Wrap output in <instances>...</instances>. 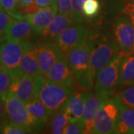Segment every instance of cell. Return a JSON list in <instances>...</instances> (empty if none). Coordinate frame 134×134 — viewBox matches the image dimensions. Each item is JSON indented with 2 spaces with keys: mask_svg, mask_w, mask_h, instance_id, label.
<instances>
[{
  "mask_svg": "<svg viewBox=\"0 0 134 134\" xmlns=\"http://www.w3.org/2000/svg\"><path fill=\"white\" fill-rule=\"evenodd\" d=\"M65 58L74 72L76 83L75 89L84 92L92 91L95 87L96 78L92 71L90 49L87 40L66 54Z\"/></svg>",
  "mask_w": 134,
  "mask_h": 134,
  "instance_id": "cell-1",
  "label": "cell"
},
{
  "mask_svg": "<svg viewBox=\"0 0 134 134\" xmlns=\"http://www.w3.org/2000/svg\"><path fill=\"white\" fill-rule=\"evenodd\" d=\"M1 100L5 104L9 121L23 127L29 133L44 126L31 115L24 102L13 94L9 93L5 98Z\"/></svg>",
  "mask_w": 134,
  "mask_h": 134,
  "instance_id": "cell-4",
  "label": "cell"
},
{
  "mask_svg": "<svg viewBox=\"0 0 134 134\" xmlns=\"http://www.w3.org/2000/svg\"><path fill=\"white\" fill-rule=\"evenodd\" d=\"M11 77L8 71L3 66L0 68V94L1 99L5 98L10 93V86L11 83Z\"/></svg>",
  "mask_w": 134,
  "mask_h": 134,
  "instance_id": "cell-25",
  "label": "cell"
},
{
  "mask_svg": "<svg viewBox=\"0 0 134 134\" xmlns=\"http://www.w3.org/2000/svg\"><path fill=\"white\" fill-rule=\"evenodd\" d=\"M10 93L13 94L25 104L35 98L34 77L23 73L13 77L10 86Z\"/></svg>",
  "mask_w": 134,
  "mask_h": 134,
  "instance_id": "cell-12",
  "label": "cell"
},
{
  "mask_svg": "<svg viewBox=\"0 0 134 134\" xmlns=\"http://www.w3.org/2000/svg\"><path fill=\"white\" fill-rule=\"evenodd\" d=\"M29 131L9 121L1 124V134H29Z\"/></svg>",
  "mask_w": 134,
  "mask_h": 134,
  "instance_id": "cell-27",
  "label": "cell"
},
{
  "mask_svg": "<svg viewBox=\"0 0 134 134\" xmlns=\"http://www.w3.org/2000/svg\"><path fill=\"white\" fill-rule=\"evenodd\" d=\"M133 1H134V0H133Z\"/></svg>",
  "mask_w": 134,
  "mask_h": 134,
  "instance_id": "cell-39",
  "label": "cell"
},
{
  "mask_svg": "<svg viewBox=\"0 0 134 134\" xmlns=\"http://www.w3.org/2000/svg\"><path fill=\"white\" fill-rule=\"evenodd\" d=\"M86 0H72V7L77 23L81 24L83 19V4Z\"/></svg>",
  "mask_w": 134,
  "mask_h": 134,
  "instance_id": "cell-30",
  "label": "cell"
},
{
  "mask_svg": "<svg viewBox=\"0 0 134 134\" xmlns=\"http://www.w3.org/2000/svg\"><path fill=\"white\" fill-rule=\"evenodd\" d=\"M70 118L67 113L65 107L61 110L54 113L48 121L50 127L49 134H63L69 123Z\"/></svg>",
  "mask_w": 134,
  "mask_h": 134,
  "instance_id": "cell-21",
  "label": "cell"
},
{
  "mask_svg": "<svg viewBox=\"0 0 134 134\" xmlns=\"http://www.w3.org/2000/svg\"><path fill=\"white\" fill-rule=\"evenodd\" d=\"M88 32L86 27L78 23H75L65 29L52 41L65 56L74 48L86 42Z\"/></svg>",
  "mask_w": 134,
  "mask_h": 134,
  "instance_id": "cell-9",
  "label": "cell"
},
{
  "mask_svg": "<svg viewBox=\"0 0 134 134\" xmlns=\"http://www.w3.org/2000/svg\"><path fill=\"white\" fill-rule=\"evenodd\" d=\"M125 56L120 52L109 63L102 68L96 78L94 91L106 96H112L119 86V70L121 60Z\"/></svg>",
  "mask_w": 134,
  "mask_h": 134,
  "instance_id": "cell-6",
  "label": "cell"
},
{
  "mask_svg": "<svg viewBox=\"0 0 134 134\" xmlns=\"http://www.w3.org/2000/svg\"><path fill=\"white\" fill-rule=\"evenodd\" d=\"M23 46L24 48L21 61V69L23 73L36 77L40 74L37 45L29 40H23Z\"/></svg>",
  "mask_w": 134,
  "mask_h": 134,
  "instance_id": "cell-15",
  "label": "cell"
},
{
  "mask_svg": "<svg viewBox=\"0 0 134 134\" xmlns=\"http://www.w3.org/2000/svg\"><path fill=\"white\" fill-rule=\"evenodd\" d=\"M123 13L127 15L130 19L131 20L132 23L134 25V1L131 0L127 2L123 8Z\"/></svg>",
  "mask_w": 134,
  "mask_h": 134,
  "instance_id": "cell-32",
  "label": "cell"
},
{
  "mask_svg": "<svg viewBox=\"0 0 134 134\" xmlns=\"http://www.w3.org/2000/svg\"><path fill=\"white\" fill-rule=\"evenodd\" d=\"M34 77L35 98L41 100L52 114L65 107L74 88L51 81L41 74Z\"/></svg>",
  "mask_w": 134,
  "mask_h": 134,
  "instance_id": "cell-3",
  "label": "cell"
},
{
  "mask_svg": "<svg viewBox=\"0 0 134 134\" xmlns=\"http://www.w3.org/2000/svg\"><path fill=\"white\" fill-rule=\"evenodd\" d=\"M133 131L134 109L127 107L120 103L118 133L119 134H130Z\"/></svg>",
  "mask_w": 134,
  "mask_h": 134,
  "instance_id": "cell-20",
  "label": "cell"
},
{
  "mask_svg": "<svg viewBox=\"0 0 134 134\" xmlns=\"http://www.w3.org/2000/svg\"><path fill=\"white\" fill-rule=\"evenodd\" d=\"M130 134H134V131H133V132H132V133H131Z\"/></svg>",
  "mask_w": 134,
  "mask_h": 134,
  "instance_id": "cell-38",
  "label": "cell"
},
{
  "mask_svg": "<svg viewBox=\"0 0 134 134\" xmlns=\"http://www.w3.org/2000/svg\"><path fill=\"white\" fill-rule=\"evenodd\" d=\"M36 45L40 74L46 75L53 65L64 55L52 40L45 39Z\"/></svg>",
  "mask_w": 134,
  "mask_h": 134,
  "instance_id": "cell-10",
  "label": "cell"
},
{
  "mask_svg": "<svg viewBox=\"0 0 134 134\" xmlns=\"http://www.w3.org/2000/svg\"><path fill=\"white\" fill-rule=\"evenodd\" d=\"M16 2H17V4L19 5V7H23V3H22V0H16Z\"/></svg>",
  "mask_w": 134,
  "mask_h": 134,
  "instance_id": "cell-36",
  "label": "cell"
},
{
  "mask_svg": "<svg viewBox=\"0 0 134 134\" xmlns=\"http://www.w3.org/2000/svg\"><path fill=\"white\" fill-rule=\"evenodd\" d=\"M87 42L90 49V60L95 78L102 68L120 52L113 36L108 32L89 31Z\"/></svg>",
  "mask_w": 134,
  "mask_h": 134,
  "instance_id": "cell-2",
  "label": "cell"
},
{
  "mask_svg": "<svg viewBox=\"0 0 134 134\" xmlns=\"http://www.w3.org/2000/svg\"><path fill=\"white\" fill-rule=\"evenodd\" d=\"M44 76L51 81L75 89V75L65 56L59 59Z\"/></svg>",
  "mask_w": 134,
  "mask_h": 134,
  "instance_id": "cell-13",
  "label": "cell"
},
{
  "mask_svg": "<svg viewBox=\"0 0 134 134\" xmlns=\"http://www.w3.org/2000/svg\"><path fill=\"white\" fill-rule=\"evenodd\" d=\"M12 18L13 17H11L8 13L5 12L4 10L1 8V10H0V34H1V37H2L5 35V32L11 22Z\"/></svg>",
  "mask_w": 134,
  "mask_h": 134,
  "instance_id": "cell-31",
  "label": "cell"
},
{
  "mask_svg": "<svg viewBox=\"0 0 134 134\" xmlns=\"http://www.w3.org/2000/svg\"><path fill=\"white\" fill-rule=\"evenodd\" d=\"M34 31L26 19L18 20L12 18L5 35L1 37V42L6 40H28L34 35Z\"/></svg>",
  "mask_w": 134,
  "mask_h": 134,
  "instance_id": "cell-17",
  "label": "cell"
},
{
  "mask_svg": "<svg viewBox=\"0 0 134 134\" xmlns=\"http://www.w3.org/2000/svg\"><path fill=\"white\" fill-rule=\"evenodd\" d=\"M114 98L121 104L134 109V84L124 86L119 91L115 92Z\"/></svg>",
  "mask_w": 134,
  "mask_h": 134,
  "instance_id": "cell-23",
  "label": "cell"
},
{
  "mask_svg": "<svg viewBox=\"0 0 134 134\" xmlns=\"http://www.w3.org/2000/svg\"><path fill=\"white\" fill-rule=\"evenodd\" d=\"M84 122L83 119L69 121L63 134H83Z\"/></svg>",
  "mask_w": 134,
  "mask_h": 134,
  "instance_id": "cell-28",
  "label": "cell"
},
{
  "mask_svg": "<svg viewBox=\"0 0 134 134\" xmlns=\"http://www.w3.org/2000/svg\"><path fill=\"white\" fill-rule=\"evenodd\" d=\"M119 101L115 98H110L96 115L92 134H119Z\"/></svg>",
  "mask_w": 134,
  "mask_h": 134,
  "instance_id": "cell-5",
  "label": "cell"
},
{
  "mask_svg": "<svg viewBox=\"0 0 134 134\" xmlns=\"http://www.w3.org/2000/svg\"><path fill=\"white\" fill-rule=\"evenodd\" d=\"M23 8L25 14H26V15H27L32 14L36 13L37 10H39V9H40V8L38 7L34 2H33V3L29 4V5H24V6L23 7Z\"/></svg>",
  "mask_w": 134,
  "mask_h": 134,
  "instance_id": "cell-33",
  "label": "cell"
},
{
  "mask_svg": "<svg viewBox=\"0 0 134 134\" xmlns=\"http://www.w3.org/2000/svg\"><path fill=\"white\" fill-rule=\"evenodd\" d=\"M0 3L1 8L4 10L14 19L18 20L25 19V16H23L21 11H19L16 8V5H18L16 0H1Z\"/></svg>",
  "mask_w": 134,
  "mask_h": 134,
  "instance_id": "cell-24",
  "label": "cell"
},
{
  "mask_svg": "<svg viewBox=\"0 0 134 134\" xmlns=\"http://www.w3.org/2000/svg\"><path fill=\"white\" fill-rule=\"evenodd\" d=\"M88 92L74 89L65 105V109L70 118L69 121L83 119Z\"/></svg>",
  "mask_w": 134,
  "mask_h": 134,
  "instance_id": "cell-16",
  "label": "cell"
},
{
  "mask_svg": "<svg viewBox=\"0 0 134 134\" xmlns=\"http://www.w3.org/2000/svg\"><path fill=\"white\" fill-rule=\"evenodd\" d=\"M31 115L43 125L48 124L52 113L41 100L34 98L25 104Z\"/></svg>",
  "mask_w": 134,
  "mask_h": 134,
  "instance_id": "cell-22",
  "label": "cell"
},
{
  "mask_svg": "<svg viewBox=\"0 0 134 134\" xmlns=\"http://www.w3.org/2000/svg\"><path fill=\"white\" fill-rule=\"evenodd\" d=\"M56 0H34V3L40 8H45L53 4Z\"/></svg>",
  "mask_w": 134,
  "mask_h": 134,
  "instance_id": "cell-34",
  "label": "cell"
},
{
  "mask_svg": "<svg viewBox=\"0 0 134 134\" xmlns=\"http://www.w3.org/2000/svg\"><path fill=\"white\" fill-rule=\"evenodd\" d=\"M58 12L57 1H55L49 6L40 8L34 14L25 15V19H26L31 24L35 33L41 34L51 23Z\"/></svg>",
  "mask_w": 134,
  "mask_h": 134,
  "instance_id": "cell-14",
  "label": "cell"
},
{
  "mask_svg": "<svg viewBox=\"0 0 134 134\" xmlns=\"http://www.w3.org/2000/svg\"><path fill=\"white\" fill-rule=\"evenodd\" d=\"M109 98V96L98 93L95 91H90L88 92L84 115L83 118L84 122L83 134H92V130L94 127L96 115L100 107L104 105V104Z\"/></svg>",
  "mask_w": 134,
  "mask_h": 134,
  "instance_id": "cell-11",
  "label": "cell"
},
{
  "mask_svg": "<svg viewBox=\"0 0 134 134\" xmlns=\"http://www.w3.org/2000/svg\"><path fill=\"white\" fill-rule=\"evenodd\" d=\"M134 84V55H125L121 60L119 70V86Z\"/></svg>",
  "mask_w": 134,
  "mask_h": 134,
  "instance_id": "cell-19",
  "label": "cell"
},
{
  "mask_svg": "<svg viewBox=\"0 0 134 134\" xmlns=\"http://www.w3.org/2000/svg\"><path fill=\"white\" fill-rule=\"evenodd\" d=\"M58 8V13L65 14L72 17L75 23H77L74 16L72 7V0H56Z\"/></svg>",
  "mask_w": 134,
  "mask_h": 134,
  "instance_id": "cell-29",
  "label": "cell"
},
{
  "mask_svg": "<svg viewBox=\"0 0 134 134\" xmlns=\"http://www.w3.org/2000/svg\"><path fill=\"white\" fill-rule=\"evenodd\" d=\"M23 48V40H6L1 42V65L8 71L11 78L23 73L21 69Z\"/></svg>",
  "mask_w": 134,
  "mask_h": 134,
  "instance_id": "cell-7",
  "label": "cell"
},
{
  "mask_svg": "<svg viewBox=\"0 0 134 134\" xmlns=\"http://www.w3.org/2000/svg\"><path fill=\"white\" fill-rule=\"evenodd\" d=\"M75 21L72 17L65 14H57L51 23L42 32L43 38L53 40L60 34H61L68 27L75 24Z\"/></svg>",
  "mask_w": 134,
  "mask_h": 134,
  "instance_id": "cell-18",
  "label": "cell"
},
{
  "mask_svg": "<svg viewBox=\"0 0 134 134\" xmlns=\"http://www.w3.org/2000/svg\"><path fill=\"white\" fill-rule=\"evenodd\" d=\"M132 54H133L134 55V45H133V50H132Z\"/></svg>",
  "mask_w": 134,
  "mask_h": 134,
  "instance_id": "cell-37",
  "label": "cell"
},
{
  "mask_svg": "<svg viewBox=\"0 0 134 134\" xmlns=\"http://www.w3.org/2000/svg\"><path fill=\"white\" fill-rule=\"evenodd\" d=\"M100 10L98 0H86L83 4V15L86 18L92 19L98 15Z\"/></svg>",
  "mask_w": 134,
  "mask_h": 134,
  "instance_id": "cell-26",
  "label": "cell"
},
{
  "mask_svg": "<svg viewBox=\"0 0 134 134\" xmlns=\"http://www.w3.org/2000/svg\"><path fill=\"white\" fill-rule=\"evenodd\" d=\"M34 2V0H22V3H23V5H29V4H31ZM23 8V7H22Z\"/></svg>",
  "mask_w": 134,
  "mask_h": 134,
  "instance_id": "cell-35",
  "label": "cell"
},
{
  "mask_svg": "<svg viewBox=\"0 0 134 134\" xmlns=\"http://www.w3.org/2000/svg\"><path fill=\"white\" fill-rule=\"evenodd\" d=\"M113 37L125 55L132 54L134 45V25L128 16L117 17L113 23Z\"/></svg>",
  "mask_w": 134,
  "mask_h": 134,
  "instance_id": "cell-8",
  "label": "cell"
}]
</instances>
